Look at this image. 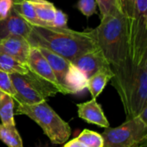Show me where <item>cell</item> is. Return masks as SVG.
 Listing matches in <instances>:
<instances>
[{"label": "cell", "instance_id": "17", "mask_svg": "<svg viewBox=\"0 0 147 147\" xmlns=\"http://www.w3.org/2000/svg\"><path fill=\"white\" fill-rule=\"evenodd\" d=\"M13 9L25 21L33 26H44L38 19L34 6L29 0H15Z\"/></svg>", "mask_w": 147, "mask_h": 147}, {"label": "cell", "instance_id": "21", "mask_svg": "<svg viewBox=\"0 0 147 147\" xmlns=\"http://www.w3.org/2000/svg\"><path fill=\"white\" fill-rule=\"evenodd\" d=\"M96 2L99 6L102 17L121 9V0H96Z\"/></svg>", "mask_w": 147, "mask_h": 147}, {"label": "cell", "instance_id": "13", "mask_svg": "<svg viewBox=\"0 0 147 147\" xmlns=\"http://www.w3.org/2000/svg\"><path fill=\"white\" fill-rule=\"evenodd\" d=\"M87 77L71 63L64 80V86L68 94H78L87 89Z\"/></svg>", "mask_w": 147, "mask_h": 147}, {"label": "cell", "instance_id": "12", "mask_svg": "<svg viewBox=\"0 0 147 147\" xmlns=\"http://www.w3.org/2000/svg\"><path fill=\"white\" fill-rule=\"evenodd\" d=\"M40 52L42 53V55L46 58V59L47 60L49 65L51 66L61 89L63 91L64 95L68 94L66 90L65 89L64 86V80H65V74L68 71V68L71 65V62L68 61L67 59H65V58L46 49L43 47H37Z\"/></svg>", "mask_w": 147, "mask_h": 147}, {"label": "cell", "instance_id": "11", "mask_svg": "<svg viewBox=\"0 0 147 147\" xmlns=\"http://www.w3.org/2000/svg\"><path fill=\"white\" fill-rule=\"evenodd\" d=\"M77 106L78 117L87 123L95 124L103 128L110 127L102 106L96 102V99L92 98L91 100L79 103Z\"/></svg>", "mask_w": 147, "mask_h": 147}, {"label": "cell", "instance_id": "2", "mask_svg": "<svg viewBox=\"0 0 147 147\" xmlns=\"http://www.w3.org/2000/svg\"><path fill=\"white\" fill-rule=\"evenodd\" d=\"M31 47L46 48L70 61L99 48L89 31L78 32L69 28L32 26L28 37Z\"/></svg>", "mask_w": 147, "mask_h": 147}, {"label": "cell", "instance_id": "19", "mask_svg": "<svg viewBox=\"0 0 147 147\" xmlns=\"http://www.w3.org/2000/svg\"><path fill=\"white\" fill-rule=\"evenodd\" d=\"M0 140L8 147H23L22 138L16 126L0 124Z\"/></svg>", "mask_w": 147, "mask_h": 147}, {"label": "cell", "instance_id": "3", "mask_svg": "<svg viewBox=\"0 0 147 147\" xmlns=\"http://www.w3.org/2000/svg\"><path fill=\"white\" fill-rule=\"evenodd\" d=\"M89 32L111 66H120L128 58V25L122 9L102 16L101 23Z\"/></svg>", "mask_w": 147, "mask_h": 147}, {"label": "cell", "instance_id": "1", "mask_svg": "<svg viewBox=\"0 0 147 147\" xmlns=\"http://www.w3.org/2000/svg\"><path fill=\"white\" fill-rule=\"evenodd\" d=\"M111 69L112 85L122 102L126 120H131L147 106V55L141 58L129 55L122 65Z\"/></svg>", "mask_w": 147, "mask_h": 147}, {"label": "cell", "instance_id": "23", "mask_svg": "<svg viewBox=\"0 0 147 147\" xmlns=\"http://www.w3.org/2000/svg\"><path fill=\"white\" fill-rule=\"evenodd\" d=\"M0 90L14 97L16 92L9 77V74L0 71Z\"/></svg>", "mask_w": 147, "mask_h": 147}, {"label": "cell", "instance_id": "4", "mask_svg": "<svg viewBox=\"0 0 147 147\" xmlns=\"http://www.w3.org/2000/svg\"><path fill=\"white\" fill-rule=\"evenodd\" d=\"M14 114L27 115L33 120L41 127L44 134L53 144H64L70 138L71 129L69 124L65 121L47 102L32 105L17 103Z\"/></svg>", "mask_w": 147, "mask_h": 147}, {"label": "cell", "instance_id": "5", "mask_svg": "<svg viewBox=\"0 0 147 147\" xmlns=\"http://www.w3.org/2000/svg\"><path fill=\"white\" fill-rule=\"evenodd\" d=\"M9 77L16 92L13 99L18 104L40 103L59 93L53 84L29 71L25 74H9Z\"/></svg>", "mask_w": 147, "mask_h": 147}, {"label": "cell", "instance_id": "22", "mask_svg": "<svg viewBox=\"0 0 147 147\" xmlns=\"http://www.w3.org/2000/svg\"><path fill=\"white\" fill-rule=\"evenodd\" d=\"M96 0H79L77 4V8L86 17H90L96 14Z\"/></svg>", "mask_w": 147, "mask_h": 147}, {"label": "cell", "instance_id": "18", "mask_svg": "<svg viewBox=\"0 0 147 147\" xmlns=\"http://www.w3.org/2000/svg\"><path fill=\"white\" fill-rule=\"evenodd\" d=\"M0 71L8 74H25L28 72L26 65L3 53H0Z\"/></svg>", "mask_w": 147, "mask_h": 147}, {"label": "cell", "instance_id": "8", "mask_svg": "<svg viewBox=\"0 0 147 147\" xmlns=\"http://www.w3.org/2000/svg\"><path fill=\"white\" fill-rule=\"evenodd\" d=\"M71 64L79 69L87 78L101 70L111 68V65L99 48L79 56Z\"/></svg>", "mask_w": 147, "mask_h": 147}, {"label": "cell", "instance_id": "9", "mask_svg": "<svg viewBox=\"0 0 147 147\" xmlns=\"http://www.w3.org/2000/svg\"><path fill=\"white\" fill-rule=\"evenodd\" d=\"M31 46L22 36L11 35L0 40V53L9 55L26 65Z\"/></svg>", "mask_w": 147, "mask_h": 147}, {"label": "cell", "instance_id": "10", "mask_svg": "<svg viewBox=\"0 0 147 147\" xmlns=\"http://www.w3.org/2000/svg\"><path fill=\"white\" fill-rule=\"evenodd\" d=\"M32 26L12 9L9 16L0 22V40L11 35L22 36L28 39Z\"/></svg>", "mask_w": 147, "mask_h": 147}, {"label": "cell", "instance_id": "25", "mask_svg": "<svg viewBox=\"0 0 147 147\" xmlns=\"http://www.w3.org/2000/svg\"><path fill=\"white\" fill-rule=\"evenodd\" d=\"M63 147H88L86 146L84 143H82L81 141H79L77 138L72 139L71 140H69L67 143L65 144V146Z\"/></svg>", "mask_w": 147, "mask_h": 147}, {"label": "cell", "instance_id": "6", "mask_svg": "<svg viewBox=\"0 0 147 147\" xmlns=\"http://www.w3.org/2000/svg\"><path fill=\"white\" fill-rule=\"evenodd\" d=\"M102 136L104 147H146L147 124L136 116L117 127L105 128Z\"/></svg>", "mask_w": 147, "mask_h": 147}, {"label": "cell", "instance_id": "7", "mask_svg": "<svg viewBox=\"0 0 147 147\" xmlns=\"http://www.w3.org/2000/svg\"><path fill=\"white\" fill-rule=\"evenodd\" d=\"M26 65L29 71L33 72L39 78L47 81L53 84L59 91V93L63 94L62 89L51 68L46 58L42 55L37 47H31Z\"/></svg>", "mask_w": 147, "mask_h": 147}, {"label": "cell", "instance_id": "14", "mask_svg": "<svg viewBox=\"0 0 147 147\" xmlns=\"http://www.w3.org/2000/svg\"><path fill=\"white\" fill-rule=\"evenodd\" d=\"M113 77L114 72L110 68L101 70L88 78L87 89L89 90V92L93 99H96V97L101 95L108 82L111 80Z\"/></svg>", "mask_w": 147, "mask_h": 147}, {"label": "cell", "instance_id": "20", "mask_svg": "<svg viewBox=\"0 0 147 147\" xmlns=\"http://www.w3.org/2000/svg\"><path fill=\"white\" fill-rule=\"evenodd\" d=\"M77 139L88 147H104L102 134L89 129L83 130Z\"/></svg>", "mask_w": 147, "mask_h": 147}, {"label": "cell", "instance_id": "24", "mask_svg": "<svg viewBox=\"0 0 147 147\" xmlns=\"http://www.w3.org/2000/svg\"><path fill=\"white\" fill-rule=\"evenodd\" d=\"M67 22H68V16L61 9H57L51 27L57 28H68Z\"/></svg>", "mask_w": 147, "mask_h": 147}, {"label": "cell", "instance_id": "16", "mask_svg": "<svg viewBox=\"0 0 147 147\" xmlns=\"http://www.w3.org/2000/svg\"><path fill=\"white\" fill-rule=\"evenodd\" d=\"M14 99L8 93L0 90V119L4 126H16L14 120Z\"/></svg>", "mask_w": 147, "mask_h": 147}, {"label": "cell", "instance_id": "15", "mask_svg": "<svg viewBox=\"0 0 147 147\" xmlns=\"http://www.w3.org/2000/svg\"><path fill=\"white\" fill-rule=\"evenodd\" d=\"M34 6L35 14L38 19L41 22L44 26L51 27L53 21L56 7L48 0H29Z\"/></svg>", "mask_w": 147, "mask_h": 147}]
</instances>
